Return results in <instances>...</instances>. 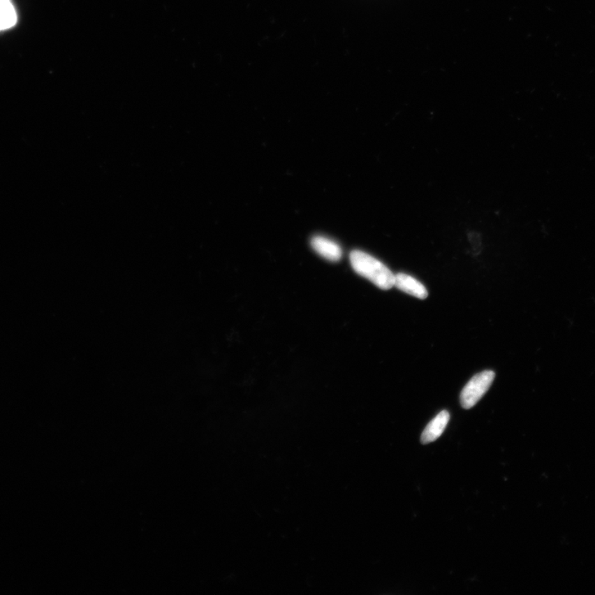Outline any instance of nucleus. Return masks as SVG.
<instances>
[{
	"mask_svg": "<svg viewBox=\"0 0 595 595\" xmlns=\"http://www.w3.org/2000/svg\"><path fill=\"white\" fill-rule=\"evenodd\" d=\"M350 261L355 272L369 279L381 290L388 291L395 286V274L385 265L372 256L355 250L351 251Z\"/></svg>",
	"mask_w": 595,
	"mask_h": 595,
	"instance_id": "obj_1",
	"label": "nucleus"
},
{
	"mask_svg": "<svg viewBox=\"0 0 595 595\" xmlns=\"http://www.w3.org/2000/svg\"><path fill=\"white\" fill-rule=\"evenodd\" d=\"M494 377L495 374L492 371H485L473 376L471 380L463 388L461 397H460L462 408L470 409L474 407L488 391L490 387L492 385Z\"/></svg>",
	"mask_w": 595,
	"mask_h": 595,
	"instance_id": "obj_2",
	"label": "nucleus"
},
{
	"mask_svg": "<svg viewBox=\"0 0 595 595\" xmlns=\"http://www.w3.org/2000/svg\"><path fill=\"white\" fill-rule=\"evenodd\" d=\"M311 246L318 255L328 260L338 261L341 258V247L331 239L323 236H315L311 240Z\"/></svg>",
	"mask_w": 595,
	"mask_h": 595,
	"instance_id": "obj_3",
	"label": "nucleus"
},
{
	"mask_svg": "<svg viewBox=\"0 0 595 595\" xmlns=\"http://www.w3.org/2000/svg\"><path fill=\"white\" fill-rule=\"evenodd\" d=\"M395 286L399 291L406 293L418 299L425 300L428 292L425 286L418 279L404 273L397 274L395 277Z\"/></svg>",
	"mask_w": 595,
	"mask_h": 595,
	"instance_id": "obj_4",
	"label": "nucleus"
},
{
	"mask_svg": "<svg viewBox=\"0 0 595 595\" xmlns=\"http://www.w3.org/2000/svg\"><path fill=\"white\" fill-rule=\"evenodd\" d=\"M450 420V414L446 410H443L428 423L421 436L423 444L431 443L432 441L439 439L443 434L446 426Z\"/></svg>",
	"mask_w": 595,
	"mask_h": 595,
	"instance_id": "obj_5",
	"label": "nucleus"
},
{
	"mask_svg": "<svg viewBox=\"0 0 595 595\" xmlns=\"http://www.w3.org/2000/svg\"><path fill=\"white\" fill-rule=\"evenodd\" d=\"M17 21V11L12 0H0V31L13 28Z\"/></svg>",
	"mask_w": 595,
	"mask_h": 595,
	"instance_id": "obj_6",
	"label": "nucleus"
}]
</instances>
